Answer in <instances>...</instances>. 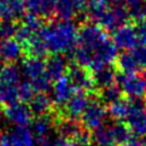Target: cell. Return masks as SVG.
I'll return each mask as SVG.
<instances>
[{"instance_id":"cell-1","label":"cell","mask_w":146,"mask_h":146,"mask_svg":"<svg viewBox=\"0 0 146 146\" xmlns=\"http://www.w3.org/2000/svg\"><path fill=\"white\" fill-rule=\"evenodd\" d=\"M117 46L99 24L88 22L79 29L77 46L74 50V63L97 71L112 65L117 60Z\"/></svg>"},{"instance_id":"cell-2","label":"cell","mask_w":146,"mask_h":146,"mask_svg":"<svg viewBox=\"0 0 146 146\" xmlns=\"http://www.w3.org/2000/svg\"><path fill=\"white\" fill-rule=\"evenodd\" d=\"M38 35L42 40L47 53L51 56H60L74 51L77 46L79 29L72 21L57 19L45 24Z\"/></svg>"},{"instance_id":"cell-3","label":"cell","mask_w":146,"mask_h":146,"mask_svg":"<svg viewBox=\"0 0 146 146\" xmlns=\"http://www.w3.org/2000/svg\"><path fill=\"white\" fill-rule=\"evenodd\" d=\"M22 71L38 93H47L53 85L46 72V58L25 56L22 62Z\"/></svg>"},{"instance_id":"cell-4","label":"cell","mask_w":146,"mask_h":146,"mask_svg":"<svg viewBox=\"0 0 146 146\" xmlns=\"http://www.w3.org/2000/svg\"><path fill=\"white\" fill-rule=\"evenodd\" d=\"M117 85L123 96L129 99H143L146 97V76L144 74H119Z\"/></svg>"},{"instance_id":"cell-5","label":"cell","mask_w":146,"mask_h":146,"mask_svg":"<svg viewBox=\"0 0 146 146\" xmlns=\"http://www.w3.org/2000/svg\"><path fill=\"white\" fill-rule=\"evenodd\" d=\"M108 115V108L98 97H92L90 105L87 106L86 111L83 112L80 122L87 130L93 133L94 130L102 128L104 126V121Z\"/></svg>"},{"instance_id":"cell-6","label":"cell","mask_w":146,"mask_h":146,"mask_svg":"<svg viewBox=\"0 0 146 146\" xmlns=\"http://www.w3.org/2000/svg\"><path fill=\"white\" fill-rule=\"evenodd\" d=\"M66 75L69 76L72 85L75 86L77 92H86L92 96H98V91L94 85L93 72L87 68L72 63L68 68Z\"/></svg>"},{"instance_id":"cell-7","label":"cell","mask_w":146,"mask_h":146,"mask_svg":"<svg viewBox=\"0 0 146 146\" xmlns=\"http://www.w3.org/2000/svg\"><path fill=\"white\" fill-rule=\"evenodd\" d=\"M127 126L135 137H146V100L130 99V111L126 119Z\"/></svg>"},{"instance_id":"cell-8","label":"cell","mask_w":146,"mask_h":146,"mask_svg":"<svg viewBox=\"0 0 146 146\" xmlns=\"http://www.w3.org/2000/svg\"><path fill=\"white\" fill-rule=\"evenodd\" d=\"M130 13L129 10L126 6V4H113L112 6L108 9L105 16L102 19L99 25L105 30V32H111L112 34L118 30L121 27L129 23Z\"/></svg>"},{"instance_id":"cell-9","label":"cell","mask_w":146,"mask_h":146,"mask_svg":"<svg viewBox=\"0 0 146 146\" xmlns=\"http://www.w3.org/2000/svg\"><path fill=\"white\" fill-rule=\"evenodd\" d=\"M3 112L9 121L15 123L17 127H28L35 119V115L30 106L21 102L3 105Z\"/></svg>"},{"instance_id":"cell-10","label":"cell","mask_w":146,"mask_h":146,"mask_svg":"<svg viewBox=\"0 0 146 146\" xmlns=\"http://www.w3.org/2000/svg\"><path fill=\"white\" fill-rule=\"evenodd\" d=\"M75 93H77V90L72 85V82L66 74L63 77H60L59 80L53 82V85H52V102H53L54 109L63 108Z\"/></svg>"},{"instance_id":"cell-11","label":"cell","mask_w":146,"mask_h":146,"mask_svg":"<svg viewBox=\"0 0 146 146\" xmlns=\"http://www.w3.org/2000/svg\"><path fill=\"white\" fill-rule=\"evenodd\" d=\"M112 40L118 48L126 51H132L133 48L138 47L139 41L135 30V23H128L116 30L112 35Z\"/></svg>"},{"instance_id":"cell-12","label":"cell","mask_w":146,"mask_h":146,"mask_svg":"<svg viewBox=\"0 0 146 146\" xmlns=\"http://www.w3.org/2000/svg\"><path fill=\"white\" fill-rule=\"evenodd\" d=\"M0 56L5 63H15L21 56L24 57V48L15 38L4 39L0 41Z\"/></svg>"},{"instance_id":"cell-13","label":"cell","mask_w":146,"mask_h":146,"mask_svg":"<svg viewBox=\"0 0 146 146\" xmlns=\"http://www.w3.org/2000/svg\"><path fill=\"white\" fill-rule=\"evenodd\" d=\"M85 7L82 0H58L54 13L58 19L71 21L72 17H75Z\"/></svg>"},{"instance_id":"cell-14","label":"cell","mask_w":146,"mask_h":146,"mask_svg":"<svg viewBox=\"0 0 146 146\" xmlns=\"http://www.w3.org/2000/svg\"><path fill=\"white\" fill-rule=\"evenodd\" d=\"M117 69L111 65L104 66L97 71H93V79H94V85L98 92L104 90V88L117 85Z\"/></svg>"},{"instance_id":"cell-15","label":"cell","mask_w":146,"mask_h":146,"mask_svg":"<svg viewBox=\"0 0 146 146\" xmlns=\"http://www.w3.org/2000/svg\"><path fill=\"white\" fill-rule=\"evenodd\" d=\"M106 108L108 115H110L116 122H126L130 111V99L123 96L106 105Z\"/></svg>"},{"instance_id":"cell-16","label":"cell","mask_w":146,"mask_h":146,"mask_svg":"<svg viewBox=\"0 0 146 146\" xmlns=\"http://www.w3.org/2000/svg\"><path fill=\"white\" fill-rule=\"evenodd\" d=\"M66 62L60 56H50L46 58V72L52 83L63 77L68 71Z\"/></svg>"},{"instance_id":"cell-17","label":"cell","mask_w":146,"mask_h":146,"mask_svg":"<svg viewBox=\"0 0 146 146\" xmlns=\"http://www.w3.org/2000/svg\"><path fill=\"white\" fill-rule=\"evenodd\" d=\"M32 111L34 112L35 116H46L53 112L54 106L52 98H50L46 93H38L35 96V98L32 100V103L29 104Z\"/></svg>"},{"instance_id":"cell-18","label":"cell","mask_w":146,"mask_h":146,"mask_svg":"<svg viewBox=\"0 0 146 146\" xmlns=\"http://www.w3.org/2000/svg\"><path fill=\"white\" fill-rule=\"evenodd\" d=\"M19 70L15 63H5L0 68V87H19Z\"/></svg>"},{"instance_id":"cell-19","label":"cell","mask_w":146,"mask_h":146,"mask_svg":"<svg viewBox=\"0 0 146 146\" xmlns=\"http://www.w3.org/2000/svg\"><path fill=\"white\" fill-rule=\"evenodd\" d=\"M12 146H34L35 137L28 127H16L9 133Z\"/></svg>"},{"instance_id":"cell-20","label":"cell","mask_w":146,"mask_h":146,"mask_svg":"<svg viewBox=\"0 0 146 146\" xmlns=\"http://www.w3.org/2000/svg\"><path fill=\"white\" fill-rule=\"evenodd\" d=\"M109 130H110L115 146H123L130 138L134 137L126 122H115L111 126H109Z\"/></svg>"},{"instance_id":"cell-21","label":"cell","mask_w":146,"mask_h":146,"mask_svg":"<svg viewBox=\"0 0 146 146\" xmlns=\"http://www.w3.org/2000/svg\"><path fill=\"white\" fill-rule=\"evenodd\" d=\"M24 0H4V18L3 21H16L24 16Z\"/></svg>"},{"instance_id":"cell-22","label":"cell","mask_w":146,"mask_h":146,"mask_svg":"<svg viewBox=\"0 0 146 146\" xmlns=\"http://www.w3.org/2000/svg\"><path fill=\"white\" fill-rule=\"evenodd\" d=\"M115 65H116L117 71H119L121 74H132V72H139L140 70L137 60L130 51H126L119 54Z\"/></svg>"},{"instance_id":"cell-23","label":"cell","mask_w":146,"mask_h":146,"mask_svg":"<svg viewBox=\"0 0 146 146\" xmlns=\"http://www.w3.org/2000/svg\"><path fill=\"white\" fill-rule=\"evenodd\" d=\"M38 94V91L35 90V87L30 83L29 81H25L22 82L19 85L18 88V98H19V102L21 103H24V104H29L32 103V100L35 98V96Z\"/></svg>"},{"instance_id":"cell-24","label":"cell","mask_w":146,"mask_h":146,"mask_svg":"<svg viewBox=\"0 0 146 146\" xmlns=\"http://www.w3.org/2000/svg\"><path fill=\"white\" fill-rule=\"evenodd\" d=\"M92 138H93V143H96L98 146H115L110 130L109 127H102L92 133Z\"/></svg>"},{"instance_id":"cell-25","label":"cell","mask_w":146,"mask_h":146,"mask_svg":"<svg viewBox=\"0 0 146 146\" xmlns=\"http://www.w3.org/2000/svg\"><path fill=\"white\" fill-rule=\"evenodd\" d=\"M18 30V24L15 21H3L0 23V36L1 40L15 38Z\"/></svg>"},{"instance_id":"cell-26","label":"cell","mask_w":146,"mask_h":146,"mask_svg":"<svg viewBox=\"0 0 146 146\" xmlns=\"http://www.w3.org/2000/svg\"><path fill=\"white\" fill-rule=\"evenodd\" d=\"M130 52H132L133 57L137 60L140 70H146V45L138 46V47L133 48Z\"/></svg>"},{"instance_id":"cell-27","label":"cell","mask_w":146,"mask_h":146,"mask_svg":"<svg viewBox=\"0 0 146 146\" xmlns=\"http://www.w3.org/2000/svg\"><path fill=\"white\" fill-rule=\"evenodd\" d=\"M58 0H40V15L45 17H50L56 11Z\"/></svg>"},{"instance_id":"cell-28","label":"cell","mask_w":146,"mask_h":146,"mask_svg":"<svg viewBox=\"0 0 146 146\" xmlns=\"http://www.w3.org/2000/svg\"><path fill=\"white\" fill-rule=\"evenodd\" d=\"M135 30H137L139 46L146 45V23L145 22H135Z\"/></svg>"},{"instance_id":"cell-29","label":"cell","mask_w":146,"mask_h":146,"mask_svg":"<svg viewBox=\"0 0 146 146\" xmlns=\"http://www.w3.org/2000/svg\"><path fill=\"white\" fill-rule=\"evenodd\" d=\"M123 146H143V140H140L138 137H132Z\"/></svg>"},{"instance_id":"cell-30","label":"cell","mask_w":146,"mask_h":146,"mask_svg":"<svg viewBox=\"0 0 146 146\" xmlns=\"http://www.w3.org/2000/svg\"><path fill=\"white\" fill-rule=\"evenodd\" d=\"M0 146H12L11 141H10L9 134L0 133Z\"/></svg>"},{"instance_id":"cell-31","label":"cell","mask_w":146,"mask_h":146,"mask_svg":"<svg viewBox=\"0 0 146 146\" xmlns=\"http://www.w3.org/2000/svg\"><path fill=\"white\" fill-rule=\"evenodd\" d=\"M139 22H145L146 23V1L143 5V9H141V13H140V19Z\"/></svg>"},{"instance_id":"cell-32","label":"cell","mask_w":146,"mask_h":146,"mask_svg":"<svg viewBox=\"0 0 146 146\" xmlns=\"http://www.w3.org/2000/svg\"><path fill=\"white\" fill-rule=\"evenodd\" d=\"M4 18V0H0V19Z\"/></svg>"},{"instance_id":"cell-33","label":"cell","mask_w":146,"mask_h":146,"mask_svg":"<svg viewBox=\"0 0 146 146\" xmlns=\"http://www.w3.org/2000/svg\"><path fill=\"white\" fill-rule=\"evenodd\" d=\"M82 1H83V4H85V6L88 7L90 5H92V4H94V3L99 1V0H82Z\"/></svg>"},{"instance_id":"cell-34","label":"cell","mask_w":146,"mask_h":146,"mask_svg":"<svg viewBox=\"0 0 146 146\" xmlns=\"http://www.w3.org/2000/svg\"><path fill=\"white\" fill-rule=\"evenodd\" d=\"M65 146H79L76 143H74V141H71V140H68L66 139V145Z\"/></svg>"},{"instance_id":"cell-35","label":"cell","mask_w":146,"mask_h":146,"mask_svg":"<svg viewBox=\"0 0 146 146\" xmlns=\"http://www.w3.org/2000/svg\"><path fill=\"white\" fill-rule=\"evenodd\" d=\"M104 1H105L106 4H109V3L110 4H118L121 0H104Z\"/></svg>"},{"instance_id":"cell-36","label":"cell","mask_w":146,"mask_h":146,"mask_svg":"<svg viewBox=\"0 0 146 146\" xmlns=\"http://www.w3.org/2000/svg\"><path fill=\"white\" fill-rule=\"evenodd\" d=\"M144 75H145V76H146V70H145V74H144Z\"/></svg>"},{"instance_id":"cell-37","label":"cell","mask_w":146,"mask_h":146,"mask_svg":"<svg viewBox=\"0 0 146 146\" xmlns=\"http://www.w3.org/2000/svg\"><path fill=\"white\" fill-rule=\"evenodd\" d=\"M0 39H1V36H0Z\"/></svg>"},{"instance_id":"cell-38","label":"cell","mask_w":146,"mask_h":146,"mask_svg":"<svg viewBox=\"0 0 146 146\" xmlns=\"http://www.w3.org/2000/svg\"><path fill=\"white\" fill-rule=\"evenodd\" d=\"M0 58H1V56H0Z\"/></svg>"}]
</instances>
